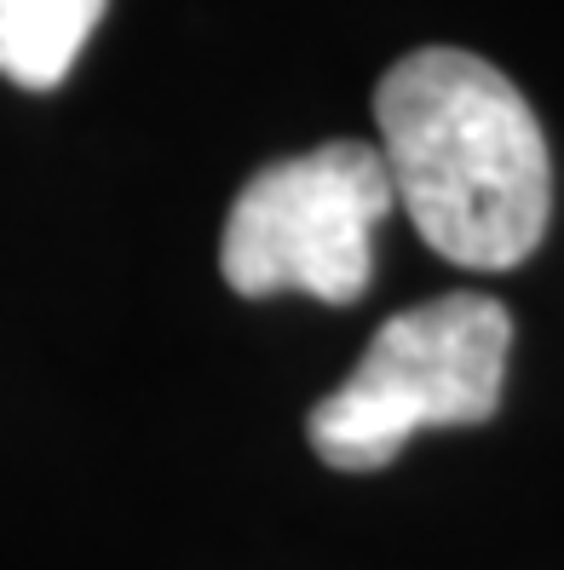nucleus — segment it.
Returning a JSON list of instances; mask_svg holds the SVG:
<instances>
[{
	"label": "nucleus",
	"mask_w": 564,
	"mask_h": 570,
	"mask_svg": "<svg viewBox=\"0 0 564 570\" xmlns=\"http://www.w3.org/2000/svg\"><path fill=\"white\" fill-rule=\"evenodd\" d=\"M513 317L489 294H444L380 323L357 368L306 415L335 473H375L426 426H478L502 410Z\"/></svg>",
	"instance_id": "f03ea898"
},
{
	"label": "nucleus",
	"mask_w": 564,
	"mask_h": 570,
	"mask_svg": "<svg viewBox=\"0 0 564 570\" xmlns=\"http://www.w3.org/2000/svg\"><path fill=\"white\" fill-rule=\"evenodd\" d=\"M105 0H0V76L47 92L76 70Z\"/></svg>",
	"instance_id": "20e7f679"
},
{
	"label": "nucleus",
	"mask_w": 564,
	"mask_h": 570,
	"mask_svg": "<svg viewBox=\"0 0 564 570\" xmlns=\"http://www.w3.org/2000/svg\"><path fill=\"white\" fill-rule=\"evenodd\" d=\"M397 208L380 145L328 139L271 161L237 190L219 237V272L243 299L311 294L352 306L375 277V225Z\"/></svg>",
	"instance_id": "7ed1b4c3"
},
{
	"label": "nucleus",
	"mask_w": 564,
	"mask_h": 570,
	"mask_svg": "<svg viewBox=\"0 0 564 570\" xmlns=\"http://www.w3.org/2000/svg\"><path fill=\"white\" fill-rule=\"evenodd\" d=\"M380 161L426 248L467 272H507L536 254L553 167L524 92L461 47H420L375 87Z\"/></svg>",
	"instance_id": "f257e3e1"
}]
</instances>
